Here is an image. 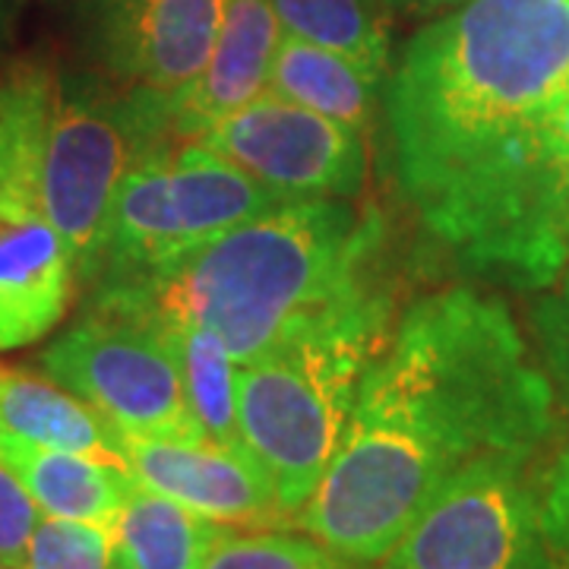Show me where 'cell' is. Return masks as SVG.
Listing matches in <instances>:
<instances>
[{
	"label": "cell",
	"mask_w": 569,
	"mask_h": 569,
	"mask_svg": "<svg viewBox=\"0 0 569 569\" xmlns=\"http://www.w3.org/2000/svg\"><path fill=\"white\" fill-rule=\"evenodd\" d=\"M399 190L456 263L519 288L569 266V0H466L387 80Z\"/></svg>",
	"instance_id": "obj_1"
},
{
	"label": "cell",
	"mask_w": 569,
	"mask_h": 569,
	"mask_svg": "<svg viewBox=\"0 0 569 569\" xmlns=\"http://www.w3.org/2000/svg\"><path fill=\"white\" fill-rule=\"evenodd\" d=\"M553 408L548 370L500 298L468 284L430 291L367 365L301 526L351 563H377L459 475L529 466L553 433Z\"/></svg>",
	"instance_id": "obj_2"
},
{
	"label": "cell",
	"mask_w": 569,
	"mask_h": 569,
	"mask_svg": "<svg viewBox=\"0 0 569 569\" xmlns=\"http://www.w3.org/2000/svg\"><path fill=\"white\" fill-rule=\"evenodd\" d=\"M383 241L387 228L370 206L329 197L282 200L156 276L89 301H142L168 323L212 332L244 367L298 329L380 295Z\"/></svg>",
	"instance_id": "obj_3"
},
{
	"label": "cell",
	"mask_w": 569,
	"mask_h": 569,
	"mask_svg": "<svg viewBox=\"0 0 569 569\" xmlns=\"http://www.w3.org/2000/svg\"><path fill=\"white\" fill-rule=\"evenodd\" d=\"M387 320L380 291L238 367L241 440L282 512H301L332 466L361 377L387 342Z\"/></svg>",
	"instance_id": "obj_4"
},
{
	"label": "cell",
	"mask_w": 569,
	"mask_h": 569,
	"mask_svg": "<svg viewBox=\"0 0 569 569\" xmlns=\"http://www.w3.org/2000/svg\"><path fill=\"white\" fill-rule=\"evenodd\" d=\"M282 200L203 142L152 152L123 174L99 260L82 288L102 295L142 282Z\"/></svg>",
	"instance_id": "obj_5"
},
{
	"label": "cell",
	"mask_w": 569,
	"mask_h": 569,
	"mask_svg": "<svg viewBox=\"0 0 569 569\" xmlns=\"http://www.w3.org/2000/svg\"><path fill=\"white\" fill-rule=\"evenodd\" d=\"M171 142H178L171 96L61 80L41 164V200L70 250L77 284L96 269L123 174Z\"/></svg>",
	"instance_id": "obj_6"
},
{
	"label": "cell",
	"mask_w": 569,
	"mask_h": 569,
	"mask_svg": "<svg viewBox=\"0 0 569 569\" xmlns=\"http://www.w3.org/2000/svg\"><path fill=\"white\" fill-rule=\"evenodd\" d=\"M41 365L114 430L203 440L187 408L171 329L142 301L92 298L80 320L44 348Z\"/></svg>",
	"instance_id": "obj_7"
},
{
	"label": "cell",
	"mask_w": 569,
	"mask_h": 569,
	"mask_svg": "<svg viewBox=\"0 0 569 569\" xmlns=\"http://www.w3.org/2000/svg\"><path fill=\"white\" fill-rule=\"evenodd\" d=\"M383 569H560L526 462L459 475L380 560Z\"/></svg>",
	"instance_id": "obj_8"
},
{
	"label": "cell",
	"mask_w": 569,
	"mask_h": 569,
	"mask_svg": "<svg viewBox=\"0 0 569 569\" xmlns=\"http://www.w3.org/2000/svg\"><path fill=\"white\" fill-rule=\"evenodd\" d=\"M284 200H358L367 183V133L269 92L197 137Z\"/></svg>",
	"instance_id": "obj_9"
},
{
	"label": "cell",
	"mask_w": 569,
	"mask_h": 569,
	"mask_svg": "<svg viewBox=\"0 0 569 569\" xmlns=\"http://www.w3.org/2000/svg\"><path fill=\"white\" fill-rule=\"evenodd\" d=\"M114 447L137 485L178 500L212 522L257 526L282 516L272 481L247 449L114 430Z\"/></svg>",
	"instance_id": "obj_10"
},
{
	"label": "cell",
	"mask_w": 569,
	"mask_h": 569,
	"mask_svg": "<svg viewBox=\"0 0 569 569\" xmlns=\"http://www.w3.org/2000/svg\"><path fill=\"white\" fill-rule=\"evenodd\" d=\"M224 0H104L102 61L127 89L178 99L206 70Z\"/></svg>",
	"instance_id": "obj_11"
},
{
	"label": "cell",
	"mask_w": 569,
	"mask_h": 569,
	"mask_svg": "<svg viewBox=\"0 0 569 569\" xmlns=\"http://www.w3.org/2000/svg\"><path fill=\"white\" fill-rule=\"evenodd\" d=\"M73 260L41 193L0 187V351L32 346L61 323Z\"/></svg>",
	"instance_id": "obj_12"
},
{
	"label": "cell",
	"mask_w": 569,
	"mask_h": 569,
	"mask_svg": "<svg viewBox=\"0 0 569 569\" xmlns=\"http://www.w3.org/2000/svg\"><path fill=\"white\" fill-rule=\"evenodd\" d=\"M282 41L272 0H224L222 26L206 70L174 99V137L197 140L209 123L269 89V67Z\"/></svg>",
	"instance_id": "obj_13"
},
{
	"label": "cell",
	"mask_w": 569,
	"mask_h": 569,
	"mask_svg": "<svg viewBox=\"0 0 569 569\" xmlns=\"http://www.w3.org/2000/svg\"><path fill=\"white\" fill-rule=\"evenodd\" d=\"M0 462L10 468L36 500V507L58 519H80L114 529L137 478L123 462L70 449L39 447L0 437Z\"/></svg>",
	"instance_id": "obj_14"
},
{
	"label": "cell",
	"mask_w": 569,
	"mask_h": 569,
	"mask_svg": "<svg viewBox=\"0 0 569 569\" xmlns=\"http://www.w3.org/2000/svg\"><path fill=\"white\" fill-rule=\"evenodd\" d=\"M224 531L156 490H130L111 529L108 569H203Z\"/></svg>",
	"instance_id": "obj_15"
},
{
	"label": "cell",
	"mask_w": 569,
	"mask_h": 569,
	"mask_svg": "<svg viewBox=\"0 0 569 569\" xmlns=\"http://www.w3.org/2000/svg\"><path fill=\"white\" fill-rule=\"evenodd\" d=\"M0 437L123 462L114 427L73 392L26 370L0 367Z\"/></svg>",
	"instance_id": "obj_16"
},
{
	"label": "cell",
	"mask_w": 569,
	"mask_h": 569,
	"mask_svg": "<svg viewBox=\"0 0 569 569\" xmlns=\"http://www.w3.org/2000/svg\"><path fill=\"white\" fill-rule=\"evenodd\" d=\"M383 82L342 54L295 36H282L269 67V92L361 133L377 118Z\"/></svg>",
	"instance_id": "obj_17"
},
{
	"label": "cell",
	"mask_w": 569,
	"mask_h": 569,
	"mask_svg": "<svg viewBox=\"0 0 569 569\" xmlns=\"http://www.w3.org/2000/svg\"><path fill=\"white\" fill-rule=\"evenodd\" d=\"M61 80L44 61L13 63L0 77V187L41 193V164Z\"/></svg>",
	"instance_id": "obj_18"
},
{
	"label": "cell",
	"mask_w": 569,
	"mask_h": 569,
	"mask_svg": "<svg viewBox=\"0 0 569 569\" xmlns=\"http://www.w3.org/2000/svg\"><path fill=\"white\" fill-rule=\"evenodd\" d=\"M272 10L288 36L329 48L389 80L396 13L387 0H272Z\"/></svg>",
	"instance_id": "obj_19"
},
{
	"label": "cell",
	"mask_w": 569,
	"mask_h": 569,
	"mask_svg": "<svg viewBox=\"0 0 569 569\" xmlns=\"http://www.w3.org/2000/svg\"><path fill=\"white\" fill-rule=\"evenodd\" d=\"M168 323V320H164ZM183 373V396L200 437L219 447L244 449L238 425V365L228 348L200 326L168 323Z\"/></svg>",
	"instance_id": "obj_20"
},
{
	"label": "cell",
	"mask_w": 569,
	"mask_h": 569,
	"mask_svg": "<svg viewBox=\"0 0 569 569\" xmlns=\"http://www.w3.org/2000/svg\"><path fill=\"white\" fill-rule=\"evenodd\" d=\"M203 569H355L351 560L326 548L323 541L257 531V535H228L212 548Z\"/></svg>",
	"instance_id": "obj_21"
},
{
	"label": "cell",
	"mask_w": 569,
	"mask_h": 569,
	"mask_svg": "<svg viewBox=\"0 0 569 569\" xmlns=\"http://www.w3.org/2000/svg\"><path fill=\"white\" fill-rule=\"evenodd\" d=\"M111 529L48 516L29 538L26 569H108Z\"/></svg>",
	"instance_id": "obj_22"
},
{
	"label": "cell",
	"mask_w": 569,
	"mask_h": 569,
	"mask_svg": "<svg viewBox=\"0 0 569 569\" xmlns=\"http://www.w3.org/2000/svg\"><path fill=\"white\" fill-rule=\"evenodd\" d=\"M531 323L550 383L569 402V266L557 282L545 288V298L535 305Z\"/></svg>",
	"instance_id": "obj_23"
},
{
	"label": "cell",
	"mask_w": 569,
	"mask_h": 569,
	"mask_svg": "<svg viewBox=\"0 0 569 569\" xmlns=\"http://www.w3.org/2000/svg\"><path fill=\"white\" fill-rule=\"evenodd\" d=\"M39 522V507L22 481L0 462V567L26 569L29 538Z\"/></svg>",
	"instance_id": "obj_24"
},
{
	"label": "cell",
	"mask_w": 569,
	"mask_h": 569,
	"mask_svg": "<svg viewBox=\"0 0 569 569\" xmlns=\"http://www.w3.org/2000/svg\"><path fill=\"white\" fill-rule=\"evenodd\" d=\"M541 522L548 535L557 567L569 569V447L560 452L541 493Z\"/></svg>",
	"instance_id": "obj_25"
},
{
	"label": "cell",
	"mask_w": 569,
	"mask_h": 569,
	"mask_svg": "<svg viewBox=\"0 0 569 569\" xmlns=\"http://www.w3.org/2000/svg\"><path fill=\"white\" fill-rule=\"evenodd\" d=\"M389 10L396 13V20H433L440 13H447L452 7L466 3V0H387Z\"/></svg>",
	"instance_id": "obj_26"
},
{
	"label": "cell",
	"mask_w": 569,
	"mask_h": 569,
	"mask_svg": "<svg viewBox=\"0 0 569 569\" xmlns=\"http://www.w3.org/2000/svg\"><path fill=\"white\" fill-rule=\"evenodd\" d=\"M567 244H569V224H567Z\"/></svg>",
	"instance_id": "obj_27"
},
{
	"label": "cell",
	"mask_w": 569,
	"mask_h": 569,
	"mask_svg": "<svg viewBox=\"0 0 569 569\" xmlns=\"http://www.w3.org/2000/svg\"><path fill=\"white\" fill-rule=\"evenodd\" d=\"M0 569H7V567H0Z\"/></svg>",
	"instance_id": "obj_28"
}]
</instances>
